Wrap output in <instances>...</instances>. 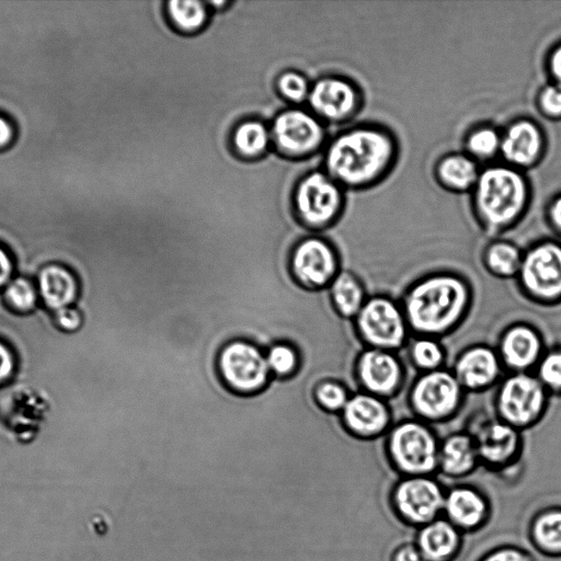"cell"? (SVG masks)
Instances as JSON below:
<instances>
[{
	"label": "cell",
	"mask_w": 561,
	"mask_h": 561,
	"mask_svg": "<svg viewBox=\"0 0 561 561\" xmlns=\"http://www.w3.org/2000/svg\"><path fill=\"white\" fill-rule=\"evenodd\" d=\"M401 142L386 124L365 121L339 131L327 145L324 171L347 191H368L396 170Z\"/></svg>",
	"instance_id": "cell-1"
},
{
	"label": "cell",
	"mask_w": 561,
	"mask_h": 561,
	"mask_svg": "<svg viewBox=\"0 0 561 561\" xmlns=\"http://www.w3.org/2000/svg\"><path fill=\"white\" fill-rule=\"evenodd\" d=\"M399 301L412 335L443 340L459 330L469 318L474 288L461 272L438 268L412 279L403 288Z\"/></svg>",
	"instance_id": "cell-2"
},
{
	"label": "cell",
	"mask_w": 561,
	"mask_h": 561,
	"mask_svg": "<svg viewBox=\"0 0 561 561\" xmlns=\"http://www.w3.org/2000/svg\"><path fill=\"white\" fill-rule=\"evenodd\" d=\"M470 211L489 239L503 237L527 216L533 202L530 178L501 161L482 167L469 194Z\"/></svg>",
	"instance_id": "cell-3"
},
{
	"label": "cell",
	"mask_w": 561,
	"mask_h": 561,
	"mask_svg": "<svg viewBox=\"0 0 561 561\" xmlns=\"http://www.w3.org/2000/svg\"><path fill=\"white\" fill-rule=\"evenodd\" d=\"M382 439L387 465L398 477L437 476L440 437L433 425L404 417Z\"/></svg>",
	"instance_id": "cell-4"
},
{
	"label": "cell",
	"mask_w": 561,
	"mask_h": 561,
	"mask_svg": "<svg viewBox=\"0 0 561 561\" xmlns=\"http://www.w3.org/2000/svg\"><path fill=\"white\" fill-rule=\"evenodd\" d=\"M353 337L360 347L404 351L412 336L399 298L377 293L368 296L351 321Z\"/></svg>",
	"instance_id": "cell-5"
},
{
	"label": "cell",
	"mask_w": 561,
	"mask_h": 561,
	"mask_svg": "<svg viewBox=\"0 0 561 561\" xmlns=\"http://www.w3.org/2000/svg\"><path fill=\"white\" fill-rule=\"evenodd\" d=\"M467 396L450 368L444 367L416 374L408 387L405 401L411 416L434 426L454 420Z\"/></svg>",
	"instance_id": "cell-6"
},
{
	"label": "cell",
	"mask_w": 561,
	"mask_h": 561,
	"mask_svg": "<svg viewBox=\"0 0 561 561\" xmlns=\"http://www.w3.org/2000/svg\"><path fill=\"white\" fill-rule=\"evenodd\" d=\"M493 414L525 433L543 419L550 394L534 373H506L493 389Z\"/></svg>",
	"instance_id": "cell-7"
},
{
	"label": "cell",
	"mask_w": 561,
	"mask_h": 561,
	"mask_svg": "<svg viewBox=\"0 0 561 561\" xmlns=\"http://www.w3.org/2000/svg\"><path fill=\"white\" fill-rule=\"evenodd\" d=\"M346 191L324 170L302 176L293 193L297 220L313 232H324L339 224L346 209Z\"/></svg>",
	"instance_id": "cell-8"
},
{
	"label": "cell",
	"mask_w": 561,
	"mask_h": 561,
	"mask_svg": "<svg viewBox=\"0 0 561 561\" xmlns=\"http://www.w3.org/2000/svg\"><path fill=\"white\" fill-rule=\"evenodd\" d=\"M522 297L537 306L561 300V243L539 239L524 248L520 268L514 279Z\"/></svg>",
	"instance_id": "cell-9"
},
{
	"label": "cell",
	"mask_w": 561,
	"mask_h": 561,
	"mask_svg": "<svg viewBox=\"0 0 561 561\" xmlns=\"http://www.w3.org/2000/svg\"><path fill=\"white\" fill-rule=\"evenodd\" d=\"M445 492L436 476L398 477L389 488L387 503L401 525L416 530L443 516Z\"/></svg>",
	"instance_id": "cell-10"
},
{
	"label": "cell",
	"mask_w": 561,
	"mask_h": 561,
	"mask_svg": "<svg viewBox=\"0 0 561 561\" xmlns=\"http://www.w3.org/2000/svg\"><path fill=\"white\" fill-rule=\"evenodd\" d=\"M408 377L400 353L360 347L351 360L354 391H363L387 401L401 394Z\"/></svg>",
	"instance_id": "cell-11"
},
{
	"label": "cell",
	"mask_w": 561,
	"mask_h": 561,
	"mask_svg": "<svg viewBox=\"0 0 561 561\" xmlns=\"http://www.w3.org/2000/svg\"><path fill=\"white\" fill-rule=\"evenodd\" d=\"M467 430L473 438L481 468L503 474L520 462L525 449L524 433L493 413L471 421Z\"/></svg>",
	"instance_id": "cell-12"
},
{
	"label": "cell",
	"mask_w": 561,
	"mask_h": 561,
	"mask_svg": "<svg viewBox=\"0 0 561 561\" xmlns=\"http://www.w3.org/2000/svg\"><path fill=\"white\" fill-rule=\"evenodd\" d=\"M217 368L226 387L243 396L261 391L272 377L264 351L245 340L226 343L218 353Z\"/></svg>",
	"instance_id": "cell-13"
},
{
	"label": "cell",
	"mask_w": 561,
	"mask_h": 561,
	"mask_svg": "<svg viewBox=\"0 0 561 561\" xmlns=\"http://www.w3.org/2000/svg\"><path fill=\"white\" fill-rule=\"evenodd\" d=\"M307 100L311 113L324 124H350L365 106L363 88L355 80L343 75H327L318 78L311 84Z\"/></svg>",
	"instance_id": "cell-14"
},
{
	"label": "cell",
	"mask_w": 561,
	"mask_h": 561,
	"mask_svg": "<svg viewBox=\"0 0 561 561\" xmlns=\"http://www.w3.org/2000/svg\"><path fill=\"white\" fill-rule=\"evenodd\" d=\"M291 275L308 289L328 288L342 270V256L336 244L320 232L302 238L289 257Z\"/></svg>",
	"instance_id": "cell-15"
},
{
	"label": "cell",
	"mask_w": 561,
	"mask_h": 561,
	"mask_svg": "<svg viewBox=\"0 0 561 561\" xmlns=\"http://www.w3.org/2000/svg\"><path fill=\"white\" fill-rule=\"evenodd\" d=\"M277 152L287 158H302L319 150L325 141L324 123L313 113L286 108L274 116L270 127Z\"/></svg>",
	"instance_id": "cell-16"
},
{
	"label": "cell",
	"mask_w": 561,
	"mask_h": 561,
	"mask_svg": "<svg viewBox=\"0 0 561 561\" xmlns=\"http://www.w3.org/2000/svg\"><path fill=\"white\" fill-rule=\"evenodd\" d=\"M343 433L352 440L369 443L383 438L394 423L390 401L354 391L339 414Z\"/></svg>",
	"instance_id": "cell-17"
},
{
	"label": "cell",
	"mask_w": 561,
	"mask_h": 561,
	"mask_svg": "<svg viewBox=\"0 0 561 561\" xmlns=\"http://www.w3.org/2000/svg\"><path fill=\"white\" fill-rule=\"evenodd\" d=\"M546 151V133L535 118L517 116L502 127L501 162L527 173L539 165Z\"/></svg>",
	"instance_id": "cell-18"
},
{
	"label": "cell",
	"mask_w": 561,
	"mask_h": 561,
	"mask_svg": "<svg viewBox=\"0 0 561 561\" xmlns=\"http://www.w3.org/2000/svg\"><path fill=\"white\" fill-rule=\"evenodd\" d=\"M449 368L467 394L494 389L506 374L494 345L481 342L461 348Z\"/></svg>",
	"instance_id": "cell-19"
},
{
	"label": "cell",
	"mask_w": 561,
	"mask_h": 561,
	"mask_svg": "<svg viewBox=\"0 0 561 561\" xmlns=\"http://www.w3.org/2000/svg\"><path fill=\"white\" fill-rule=\"evenodd\" d=\"M494 347L505 373H534L547 351L540 330L525 320L505 325Z\"/></svg>",
	"instance_id": "cell-20"
},
{
	"label": "cell",
	"mask_w": 561,
	"mask_h": 561,
	"mask_svg": "<svg viewBox=\"0 0 561 561\" xmlns=\"http://www.w3.org/2000/svg\"><path fill=\"white\" fill-rule=\"evenodd\" d=\"M492 515V502L480 486L460 481L446 488L443 517L465 536L484 529Z\"/></svg>",
	"instance_id": "cell-21"
},
{
	"label": "cell",
	"mask_w": 561,
	"mask_h": 561,
	"mask_svg": "<svg viewBox=\"0 0 561 561\" xmlns=\"http://www.w3.org/2000/svg\"><path fill=\"white\" fill-rule=\"evenodd\" d=\"M479 468L481 466L477 448L467 428L448 433L440 438L437 474L460 482Z\"/></svg>",
	"instance_id": "cell-22"
},
{
	"label": "cell",
	"mask_w": 561,
	"mask_h": 561,
	"mask_svg": "<svg viewBox=\"0 0 561 561\" xmlns=\"http://www.w3.org/2000/svg\"><path fill=\"white\" fill-rule=\"evenodd\" d=\"M413 542L426 561H456L462 552L465 535L440 516L416 529Z\"/></svg>",
	"instance_id": "cell-23"
},
{
	"label": "cell",
	"mask_w": 561,
	"mask_h": 561,
	"mask_svg": "<svg viewBox=\"0 0 561 561\" xmlns=\"http://www.w3.org/2000/svg\"><path fill=\"white\" fill-rule=\"evenodd\" d=\"M481 170L482 165L462 150L448 151L434 162L432 176L442 190L451 194L469 195Z\"/></svg>",
	"instance_id": "cell-24"
},
{
	"label": "cell",
	"mask_w": 561,
	"mask_h": 561,
	"mask_svg": "<svg viewBox=\"0 0 561 561\" xmlns=\"http://www.w3.org/2000/svg\"><path fill=\"white\" fill-rule=\"evenodd\" d=\"M526 537L540 556L561 558V505L552 504L537 510L528 519Z\"/></svg>",
	"instance_id": "cell-25"
},
{
	"label": "cell",
	"mask_w": 561,
	"mask_h": 561,
	"mask_svg": "<svg viewBox=\"0 0 561 561\" xmlns=\"http://www.w3.org/2000/svg\"><path fill=\"white\" fill-rule=\"evenodd\" d=\"M35 283L39 298L54 311L72 306L79 294L73 273L57 263L43 266Z\"/></svg>",
	"instance_id": "cell-26"
},
{
	"label": "cell",
	"mask_w": 561,
	"mask_h": 561,
	"mask_svg": "<svg viewBox=\"0 0 561 561\" xmlns=\"http://www.w3.org/2000/svg\"><path fill=\"white\" fill-rule=\"evenodd\" d=\"M329 297L335 313L351 322L359 312L369 294L360 275L344 267L328 287Z\"/></svg>",
	"instance_id": "cell-27"
},
{
	"label": "cell",
	"mask_w": 561,
	"mask_h": 561,
	"mask_svg": "<svg viewBox=\"0 0 561 561\" xmlns=\"http://www.w3.org/2000/svg\"><path fill=\"white\" fill-rule=\"evenodd\" d=\"M523 252L524 248L510 239H489L481 251V264L492 277L514 280L520 268Z\"/></svg>",
	"instance_id": "cell-28"
},
{
	"label": "cell",
	"mask_w": 561,
	"mask_h": 561,
	"mask_svg": "<svg viewBox=\"0 0 561 561\" xmlns=\"http://www.w3.org/2000/svg\"><path fill=\"white\" fill-rule=\"evenodd\" d=\"M502 128L481 122L469 127L462 137V151L482 167L500 161Z\"/></svg>",
	"instance_id": "cell-29"
},
{
	"label": "cell",
	"mask_w": 561,
	"mask_h": 561,
	"mask_svg": "<svg viewBox=\"0 0 561 561\" xmlns=\"http://www.w3.org/2000/svg\"><path fill=\"white\" fill-rule=\"evenodd\" d=\"M271 142L270 128L259 119L242 121L234 126L230 134L232 151L244 160L263 157Z\"/></svg>",
	"instance_id": "cell-30"
},
{
	"label": "cell",
	"mask_w": 561,
	"mask_h": 561,
	"mask_svg": "<svg viewBox=\"0 0 561 561\" xmlns=\"http://www.w3.org/2000/svg\"><path fill=\"white\" fill-rule=\"evenodd\" d=\"M404 351L409 365L417 374L447 367V350L440 339L412 335Z\"/></svg>",
	"instance_id": "cell-31"
},
{
	"label": "cell",
	"mask_w": 561,
	"mask_h": 561,
	"mask_svg": "<svg viewBox=\"0 0 561 561\" xmlns=\"http://www.w3.org/2000/svg\"><path fill=\"white\" fill-rule=\"evenodd\" d=\"M164 12L170 25L184 35L201 32L209 19L207 2L198 0L167 1Z\"/></svg>",
	"instance_id": "cell-32"
},
{
	"label": "cell",
	"mask_w": 561,
	"mask_h": 561,
	"mask_svg": "<svg viewBox=\"0 0 561 561\" xmlns=\"http://www.w3.org/2000/svg\"><path fill=\"white\" fill-rule=\"evenodd\" d=\"M264 353L273 377L289 378L296 374L300 366L298 350L287 342H276Z\"/></svg>",
	"instance_id": "cell-33"
},
{
	"label": "cell",
	"mask_w": 561,
	"mask_h": 561,
	"mask_svg": "<svg viewBox=\"0 0 561 561\" xmlns=\"http://www.w3.org/2000/svg\"><path fill=\"white\" fill-rule=\"evenodd\" d=\"M3 289L5 304L20 313L32 311L39 298L36 283L24 276L13 277Z\"/></svg>",
	"instance_id": "cell-34"
},
{
	"label": "cell",
	"mask_w": 561,
	"mask_h": 561,
	"mask_svg": "<svg viewBox=\"0 0 561 561\" xmlns=\"http://www.w3.org/2000/svg\"><path fill=\"white\" fill-rule=\"evenodd\" d=\"M354 390L344 381L327 379L314 388V399L318 405L331 414H340Z\"/></svg>",
	"instance_id": "cell-35"
},
{
	"label": "cell",
	"mask_w": 561,
	"mask_h": 561,
	"mask_svg": "<svg viewBox=\"0 0 561 561\" xmlns=\"http://www.w3.org/2000/svg\"><path fill=\"white\" fill-rule=\"evenodd\" d=\"M549 394L561 393V348L547 350L534 370Z\"/></svg>",
	"instance_id": "cell-36"
},
{
	"label": "cell",
	"mask_w": 561,
	"mask_h": 561,
	"mask_svg": "<svg viewBox=\"0 0 561 561\" xmlns=\"http://www.w3.org/2000/svg\"><path fill=\"white\" fill-rule=\"evenodd\" d=\"M311 84L306 76L298 71L286 70L276 79V89L283 99L300 103L308 99Z\"/></svg>",
	"instance_id": "cell-37"
},
{
	"label": "cell",
	"mask_w": 561,
	"mask_h": 561,
	"mask_svg": "<svg viewBox=\"0 0 561 561\" xmlns=\"http://www.w3.org/2000/svg\"><path fill=\"white\" fill-rule=\"evenodd\" d=\"M537 112L548 119L561 118V88L548 82L540 87L535 95Z\"/></svg>",
	"instance_id": "cell-38"
},
{
	"label": "cell",
	"mask_w": 561,
	"mask_h": 561,
	"mask_svg": "<svg viewBox=\"0 0 561 561\" xmlns=\"http://www.w3.org/2000/svg\"><path fill=\"white\" fill-rule=\"evenodd\" d=\"M474 561H537L530 550L515 543H501L488 549Z\"/></svg>",
	"instance_id": "cell-39"
},
{
	"label": "cell",
	"mask_w": 561,
	"mask_h": 561,
	"mask_svg": "<svg viewBox=\"0 0 561 561\" xmlns=\"http://www.w3.org/2000/svg\"><path fill=\"white\" fill-rule=\"evenodd\" d=\"M55 323L62 331L73 332L80 328L82 316L76 307H66L55 311Z\"/></svg>",
	"instance_id": "cell-40"
},
{
	"label": "cell",
	"mask_w": 561,
	"mask_h": 561,
	"mask_svg": "<svg viewBox=\"0 0 561 561\" xmlns=\"http://www.w3.org/2000/svg\"><path fill=\"white\" fill-rule=\"evenodd\" d=\"M545 70L551 83L561 88V42L553 45L546 54Z\"/></svg>",
	"instance_id": "cell-41"
},
{
	"label": "cell",
	"mask_w": 561,
	"mask_h": 561,
	"mask_svg": "<svg viewBox=\"0 0 561 561\" xmlns=\"http://www.w3.org/2000/svg\"><path fill=\"white\" fill-rule=\"evenodd\" d=\"M16 367L12 350L0 341V385L7 383L14 375Z\"/></svg>",
	"instance_id": "cell-42"
},
{
	"label": "cell",
	"mask_w": 561,
	"mask_h": 561,
	"mask_svg": "<svg viewBox=\"0 0 561 561\" xmlns=\"http://www.w3.org/2000/svg\"><path fill=\"white\" fill-rule=\"evenodd\" d=\"M389 561H426L416 545L412 541H404L397 545L390 556Z\"/></svg>",
	"instance_id": "cell-43"
},
{
	"label": "cell",
	"mask_w": 561,
	"mask_h": 561,
	"mask_svg": "<svg viewBox=\"0 0 561 561\" xmlns=\"http://www.w3.org/2000/svg\"><path fill=\"white\" fill-rule=\"evenodd\" d=\"M545 219L549 227L561 233V194L553 196L545 209Z\"/></svg>",
	"instance_id": "cell-44"
},
{
	"label": "cell",
	"mask_w": 561,
	"mask_h": 561,
	"mask_svg": "<svg viewBox=\"0 0 561 561\" xmlns=\"http://www.w3.org/2000/svg\"><path fill=\"white\" fill-rule=\"evenodd\" d=\"M13 262L10 254L0 247V288H4L13 278Z\"/></svg>",
	"instance_id": "cell-45"
},
{
	"label": "cell",
	"mask_w": 561,
	"mask_h": 561,
	"mask_svg": "<svg viewBox=\"0 0 561 561\" xmlns=\"http://www.w3.org/2000/svg\"><path fill=\"white\" fill-rule=\"evenodd\" d=\"M12 134L13 133L10 123L0 116V148L10 142Z\"/></svg>",
	"instance_id": "cell-46"
}]
</instances>
